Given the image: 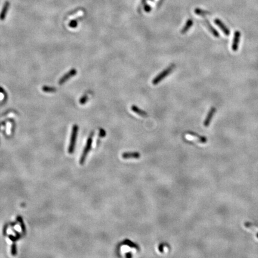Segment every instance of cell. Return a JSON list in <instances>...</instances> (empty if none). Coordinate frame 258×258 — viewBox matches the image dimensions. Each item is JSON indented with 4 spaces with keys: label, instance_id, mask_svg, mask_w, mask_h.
Listing matches in <instances>:
<instances>
[{
    "label": "cell",
    "instance_id": "18",
    "mask_svg": "<svg viewBox=\"0 0 258 258\" xmlns=\"http://www.w3.org/2000/svg\"><path fill=\"white\" fill-rule=\"evenodd\" d=\"M99 135L100 137H104L106 135V132L104 130H103L102 128L100 129V133H99Z\"/></svg>",
    "mask_w": 258,
    "mask_h": 258
},
{
    "label": "cell",
    "instance_id": "6",
    "mask_svg": "<svg viewBox=\"0 0 258 258\" xmlns=\"http://www.w3.org/2000/svg\"><path fill=\"white\" fill-rule=\"evenodd\" d=\"M214 23L216 24V25H217L220 28L221 31L224 32V34L225 35L228 36V35H230V31L228 29V28L219 19H215Z\"/></svg>",
    "mask_w": 258,
    "mask_h": 258
},
{
    "label": "cell",
    "instance_id": "1",
    "mask_svg": "<svg viewBox=\"0 0 258 258\" xmlns=\"http://www.w3.org/2000/svg\"><path fill=\"white\" fill-rule=\"evenodd\" d=\"M175 66L174 64H171L170 67H168L167 68L164 70L163 71H162L160 74H159L158 75H157L155 78L153 80L152 82L154 85H157L158 83H160L163 80H164L167 75H168L175 68Z\"/></svg>",
    "mask_w": 258,
    "mask_h": 258
},
{
    "label": "cell",
    "instance_id": "11",
    "mask_svg": "<svg viewBox=\"0 0 258 258\" xmlns=\"http://www.w3.org/2000/svg\"><path fill=\"white\" fill-rule=\"evenodd\" d=\"M206 27H207V29L211 32V33L214 36V37H218L219 36V33H218V32L210 24H209V22L208 21H207V20H206Z\"/></svg>",
    "mask_w": 258,
    "mask_h": 258
},
{
    "label": "cell",
    "instance_id": "15",
    "mask_svg": "<svg viewBox=\"0 0 258 258\" xmlns=\"http://www.w3.org/2000/svg\"><path fill=\"white\" fill-rule=\"evenodd\" d=\"M42 90L46 93H55L56 92V89L53 87H50V86L44 85L42 87Z\"/></svg>",
    "mask_w": 258,
    "mask_h": 258
},
{
    "label": "cell",
    "instance_id": "4",
    "mask_svg": "<svg viewBox=\"0 0 258 258\" xmlns=\"http://www.w3.org/2000/svg\"><path fill=\"white\" fill-rule=\"evenodd\" d=\"M77 74V71L75 69H72L70 71H68L67 74H64L63 77H62L59 81V84L62 85L64 83H65L68 80H69L71 78L73 77Z\"/></svg>",
    "mask_w": 258,
    "mask_h": 258
},
{
    "label": "cell",
    "instance_id": "17",
    "mask_svg": "<svg viewBox=\"0 0 258 258\" xmlns=\"http://www.w3.org/2000/svg\"><path fill=\"white\" fill-rule=\"evenodd\" d=\"M69 25L71 28H75L77 26V20H72L69 24Z\"/></svg>",
    "mask_w": 258,
    "mask_h": 258
},
{
    "label": "cell",
    "instance_id": "3",
    "mask_svg": "<svg viewBox=\"0 0 258 258\" xmlns=\"http://www.w3.org/2000/svg\"><path fill=\"white\" fill-rule=\"evenodd\" d=\"M93 133H92V135L90 136V137L89 138V139L87 140V145H86V146L85 147V149L83 151V154L81 157V160H80L81 164H83V163L84 162L85 157H86V156H87L89 151L91 148V146H92V141H93Z\"/></svg>",
    "mask_w": 258,
    "mask_h": 258
},
{
    "label": "cell",
    "instance_id": "5",
    "mask_svg": "<svg viewBox=\"0 0 258 258\" xmlns=\"http://www.w3.org/2000/svg\"><path fill=\"white\" fill-rule=\"evenodd\" d=\"M240 37H241L240 32L236 31L234 33L233 41H232V49L234 52H235V51H236V50H238L239 44L240 40Z\"/></svg>",
    "mask_w": 258,
    "mask_h": 258
},
{
    "label": "cell",
    "instance_id": "10",
    "mask_svg": "<svg viewBox=\"0 0 258 258\" xmlns=\"http://www.w3.org/2000/svg\"><path fill=\"white\" fill-rule=\"evenodd\" d=\"M140 155L139 153H123L122 157L124 159L128 158H139Z\"/></svg>",
    "mask_w": 258,
    "mask_h": 258
},
{
    "label": "cell",
    "instance_id": "7",
    "mask_svg": "<svg viewBox=\"0 0 258 258\" xmlns=\"http://www.w3.org/2000/svg\"><path fill=\"white\" fill-rule=\"evenodd\" d=\"M216 108H213V107L211 108L210 110V111L207 114V116L206 118V120L204 122V125L205 127H208L209 125V124L211 121V119L214 115V114L216 113Z\"/></svg>",
    "mask_w": 258,
    "mask_h": 258
},
{
    "label": "cell",
    "instance_id": "19",
    "mask_svg": "<svg viewBox=\"0 0 258 258\" xmlns=\"http://www.w3.org/2000/svg\"><path fill=\"white\" fill-rule=\"evenodd\" d=\"M126 256H127V257H132V256L131 253H127L126 254Z\"/></svg>",
    "mask_w": 258,
    "mask_h": 258
},
{
    "label": "cell",
    "instance_id": "14",
    "mask_svg": "<svg viewBox=\"0 0 258 258\" xmlns=\"http://www.w3.org/2000/svg\"><path fill=\"white\" fill-rule=\"evenodd\" d=\"M123 244L127 245V246H129V247H132V248H135V249H136L138 250H139V247L136 244L133 243L132 242H131V241H130V240H124V241L123 242Z\"/></svg>",
    "mask_w": 258,
    "mask_h": 258
},
{
    "label": "cell",
    "instance_id": "16",
    "mask_svg": "<svg viewBox=\"0 0 258 258\" xmlns=\"http://www.w3.org/2000/svg\"><path fill=\"white\" fill-rule=\"evenodd\" d=\"M88 96L87 95H84L82 97H81V99H80V103L81 105H84L85 104L86 102H87L88 100Z\"/></svg>",
    "mask_w": 258,
    "mask_h": 258
},
{
    "label": "cell",
    "instance_id": "2",
    "mask_svg": "<svg viewBox=\"0 0 258 258\" xmlns=\"http://www.w3.org/2000/svg\"><path fill=\"white\" fill-rule=\"evenodd\" d=\"M78 130V127L77 125H74L72 128V132L71 138V141H70V145L69 146V153H72L74 151V146L75 144L76 139L77 137V133Z\"/></svg>",
    "mask_w": 258,
    "mask_h": 258
},
{
    "label": "cell",
    "instance_id": "8",
    "mask_svg": "<svg viewBox=\"0 0 258 258\" xmlns=\"http://www.w3.org/2000/svg\"><path fill=\"white\" fill-rule=\"evenodd\" d=\"M9 6H10L9 2L6 1L4 3L3 7L2 9V10H1V13H0V20H4L6 19Z\"/></svg>",
    "mask_w": 258,
    "mask_h": 258
},
{
    "label": "cell",
    "instance_id": "9",
    "mask_svg": "<svg viewBox=\"0 0 258 258\" xmlns=\"http://www.w3.org/2000/svg\"><path fill=\"white\" fill-rule=\"evenodd\" d=\"M131 109H132V111L133 112L135 113L136 114H137L138 115H139L141 117H148V114L146 112H145L144 111L140 109L139 108H138L136 105H132V106L131 107Z\"/></svg>",
    "mask_w": 258,
    "mask_h": 258
},
{
    "label": "cell",
    "instance_id": "12",
    "mask_svg": "<svg viewBox=\"0 0 258 258\" xmlns=\"http://www.w3.org/2000/svg\"><path fill=\"white\" fill-rule=\"evenodd\" d=\"M193 25V22L192 20L189 19L187 21V22L186 23L185 25L184 26V27L183 28V29L181 31V34H184L185 33H186V32L188 31V30L189 29V28L192 26Z\"/></svg>",
    "mask_w": 258,
    "mask_h": 258
},
{
    "label": "cell",
    "instance_id": "13",
    "mask_svg": "<svg viewBox=\"0 0 258 258\" xmlns=\"http://www.w3.org/2000/svg\"><path fill=\"white\" fill-rule=\"evenodd\" d=\"M188 133L189 135H190L194 136V137L197 138V139L199 140V141L200 142H201V143H205V142H207V139H206V138H205V137H204V136H200V135H198L197 133H194V132H188Z\"/></svg>",
    "mask_w": 258,
    "mask_h": 258
}]
</instances>
